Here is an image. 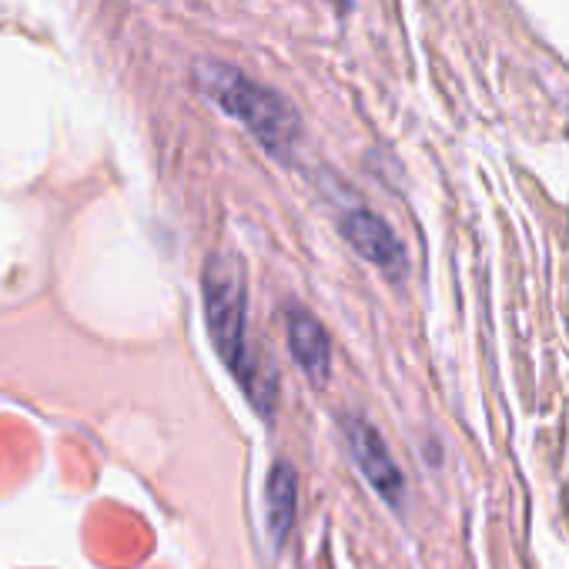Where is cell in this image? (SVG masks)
Listing matches in <instances>:
<instances>
[{"label":"cell","instance_id":"3","mask_svg":"<svg viewBox=\"0 0 569 569\" xmlns=\"http://www.w3.org/2000/svg\"><path fill=\"white\" fill-rule=\"evenodd\" d=\"M342 429H346V442H349V452L359 466V472L366 476V482L392 506L399 509L402 499H406V476L402 469L396 466L386 439L379 436V429L372 422H366L362 416H349L342 419Z\"/></svg>","mask_w":569,"mask_h":569},{"label":"cell","instance_id":"2","mask_svg":"<svg viewBox=\"0 0 569 569\" xmlns=\"http://www.w3.org/2000/svg\"><path fill=\"white\" fill-rule=\"evenodd\" d=\"M194 81L201 94L211 104H218L228 118H234L271 158L278 161L292 158L299 134H302V121L281 94L241 74L238 68L218 64V61H201L194 68Z\"/></svg>","mask_w":569,"mask_h":569},{"label":"cell","instance_id":"4","mask_svg":"<svg viewBox=\"0 0 569 569\" xmlns=\"http://www.w3.org/2000/svg\"><path fill=\"white\" fill-rule=\"evenodd\" d=\"M339 231L342 238L379 271H386L389 278H402L409 268L406 248L399 241V234L392 231V224L386 218H379L369 208H349L339 218Z\"/></svg>","mask_w":569,"mask_h":569},{"label":"cell","instance_id":"5","mask_svg":"<svg viewBox=\"0 0 569 569\" xmlns=\"http://www.w3.org/2000/svg\"><path fill=\"white\" fill-rule=\"evenodd\" d=\"M284 339H289V349H292L296 362L302 366V372L316 386H322L332 372V346H329L322 322L309 309L289 306L284 309Z\"/></svg>","mask_w":569,"mask_h":569},{"label":"cell","instance_id":"6","mask_svg":"<svg viewBox=\"0 0 569 569\" xmlns=\"http://www.w3.org/2000/svg\"><path fill=\"white\" fill-rule=\"evenodd\" d=\"M296 496H299V479L292 462L278 459L268 469V486H264V499H268V529L274 536V542H284L292 532L296 522Z\"/></svg>","mask_w":569,"mask_h":569},{"label":"cell","instance_id":"7","mask_svg":"<svg viewBox=\"0 0 569 569\" xmlns=\"http://www.w3.org/2000/svg\"><path fill=\"white\" fill-rule=\"evenodd\" d=\"M336 4H339L342 11H349V8H352V0H336Z\"/></svg>","mask_w":569,"mask_h":569},{"label":"cell","instance_id":"1","mask_svg":"<svg viewBox=\"0 0 569 569\" xmlns=\"http://www.w3.org/2000/svg\"><path fill=\"white\" fill-rule=\"evenodd\" d=\"M201 296H204V319L211 342L238 379L241 392L251 406L268 416L274 409V372L258 362L248 349V289H244V268L234 254H211L201 274Z\"/></svg>","mask_w":569,"mask_h":569}]
</instances>
